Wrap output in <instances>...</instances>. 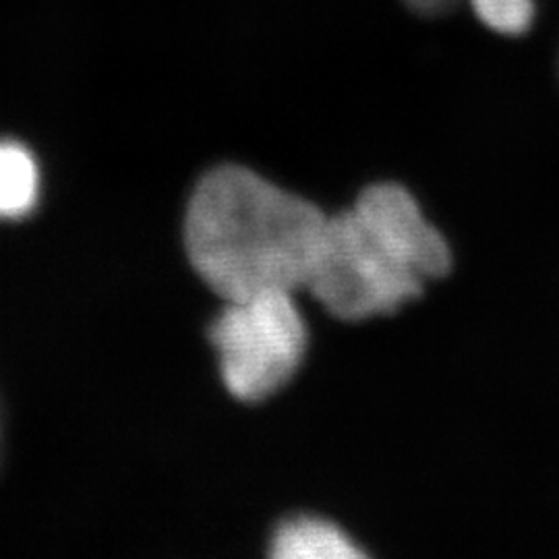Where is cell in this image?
<instances>
[{"label": "cell", "mask_w": 559, "mask_h": 559, "mask_svg": "<svg viewBox=\"0 0 559 559\" xmlns=\"http://www.w3.org/2000/svg\"><path fill=\"white\" fill-rule=\"evenodd\" d=\"M270 556L276 559H355L365 554L336 524L300 516L280 526L272 539Z\"/></svg>", "instance_id": "obj_4"}, {"label": "cell", "mask_w": 559, "mask_h": 559, "mask_svg": "<svg viewBox=\"0 0 559 559\" xmlns=\"http://www.w3.org/2000/svg\"><path fill=\"white\" fill-rule=\"evenodd\" d=\"M415 13L425 15V17H436V15H445L454 11L459 0H404Z\"/></svg>", "instance_id": "obj_7"}, {"label": "cell", "mask_w": 559, "mask_h": 559, "mask_svg": "<svg viewBox=\"0 0 559 559\" xmlns=\"http://www.w3.org/2000/svg\"><path fill=\"white\" fill-rule=\"evenodd\" d=\"M40 198V170L34 156L13 141H0V221L27 216Z\"/></svg>", "instance_id": "obj_5"}, {"label": "cell", "mask_w": 559, "mask_h": 559, "mask_svg": "<svg viewBox=\"0 0 559 559\" xmlns=\"http://www.w3.org/2000/svg\"><path fill=\"white\" fill-rule=\"evenodd\" d=\"M222 381L240 402H260L290 381L307 350V325L293 293L226 300L210 325Z\"/></svg>", "instance_id": "obj_3"}, {"label": "cell", "mask_w": 559, "mask_h": 559, "mask_svg": "<svg viewBox=\"0 0 559 559\" xmlns=\"http://www.w3.org/2000/svg\"><path fill=\"white\" fill-rule=\"evenodd\" d=\"M473 11L489 29L522 36L535 21V0H471Z\"/></svg>", "instance_id": "obj_6"}, {"label": "cell", "mask_w": 559, "mask_h": 559, "mask_svg": "<svg viewBox=\"0 0 559 559\" xmlns=\"http://www.w3.org/2000/svg\"><path fill=\"white\" fill-rule=\"evenodd\" d=\"M2 452H4V429H2V411H0V462H2Z\"/></svg>", "instance_id": "obj_8"}, {"label": "cell", "mask_w": 559, "mask_h": 559, "mask_svg": "<svg viewBox=\"0 0 559 559\" xmlns=\"http://www.w3.org/2000/svg\"><path fill=\"white\" fill-rule=\"evenodd\" d=\"M450 265V247L417 200L396 182H378L328 216L307 290L338 320H369L419 299Z\"/></svg>", "instance_id": "obj_2"}, {"label": "cell", "mask_w": 559, "mask_h": 559, "mask_svg": "<svg viewBox=\"0 0 559 559\" xmlns=\"http://www.w3.org/2000/svg\"><path fill=\"white\" fill-rule=\"evenodd\" d=\"M328 214L258 173L226 164L195 187L185 247L201 280L224 300L307 288Z\"/></svg>", "instance_id": "obj_1"}]
</instances>
